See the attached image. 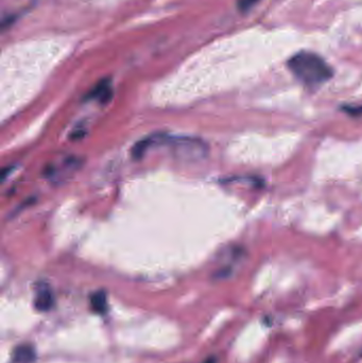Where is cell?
Returning <instances> with one entry per match:
<instances>
[{"mask_svg": "<svg viewBox=\"0 0 362 363\" xmlns=\"http://www.w3.org/2000/svg\"><path fill=\"white\" fill-rule=\"evenodd\" d=\"M91 305L95 312L103 315L107 310V298L104 291H98L92 295Z\"/></svg>", "mask_w": 362, "mask_h": 363, "instance_id": "cell-6", "label": "cell"}, {"mask_svg": "<svg viewBox=\"0 0 362 363\" xmlns=\"http://www.w3.org/2000/svg\"><path fill=\"white\" fill-rule=\"evenodd\" d=\"M287 65L299 81L309 86L325 83L333 76L331 67L313 52H298L288 61Z\"/></svg>", "mask_w": 362, "mask_h": 363, "instance_id": "cell-2", "label": "cell"}, {"mask_svg": "<svg viewBox=\"0 0 362 363\" xmlns=\"http://www.w3.org/2000/svg\"><path fill=\"white\" fill-rule=\"evenodd\" d=\"M260 0H238L237 2V7L242 12H246L251 8H253Z\"/></svg>", "mask_w": 362, "mask_h": 363, "instance_id": "cell-7", "label": "cell"}, {"mask_svg": "<svg viewBox=\"0 0 362 363\" xmlns=\"http://www.w3.org/2000/svg\"><path fill=\"white\" fill-rule=\"evenodd\" d=\"M13 358L17 363H32L35 359V352L30 345H20L14 350Z\"/></svg>", "mask_w": 362, "mask_h": 363, "instance_id": "cell-5", "label": "cell"}, {"mask_svg": "<svg viewBox=\"0 0 362 363\" xmlns=\"http://www.w3.org/2000/svg\"><path fill=\"white\" fill-rule=\"evenodd\" d=\"M54 305V296L52 291L49 289V287L46 285H42L37 289L35 298H34V307L37 311L46 312L51 309Z\"/></svg>", "mask_w": 362, "mask_h": 363, "instance_id": "cell-3", "label": "cell"}, {"mask_svg": "<svg viewBox=\"0 0 362 363\" xmlns=\"http://www.w3.org/2000/svg\"><path fill=\"white\" fill-rule=\"evenodd\" d=\"M112 95H113V90H112L110 81L108 79H103L94 87L87 97L90 99H97L100 103H106L110 100Z\"/></svg>", "mask_w": 362, "mask_h": 363, "instance_id": "cell-4", "label": "cell"}, {"mask_svg": "<svg viewBox=\"0 0 362 363\" xmlns=\"http://www.w3.org/2000/svg\"><path fill=\"white\" fill-rule=\"evenodd\" d=\"M147 151L154 146H166L172 155L184 161H198L206 156L208 146L201 138L191 136H168L156 134L144 139Z\"/></svg>", "mask_w": 362, "mask_h": 363, "instance_id": "cell-1", "label": "cell"}, {"mask_svg": "<svg viewBox=\"0 0 362 363\" xmlns=\"http://www.w3.org/2000/svg\"><path fill=\"white\" fill-rule=\"evenodd\" d=\"M204 363H217V360H216V358L211 357V358H208Z\"/></svg>", "mask_w": 362, "mask_h": 363, "instance_id": "cell-8", "label": "cell"}]
</instances>
